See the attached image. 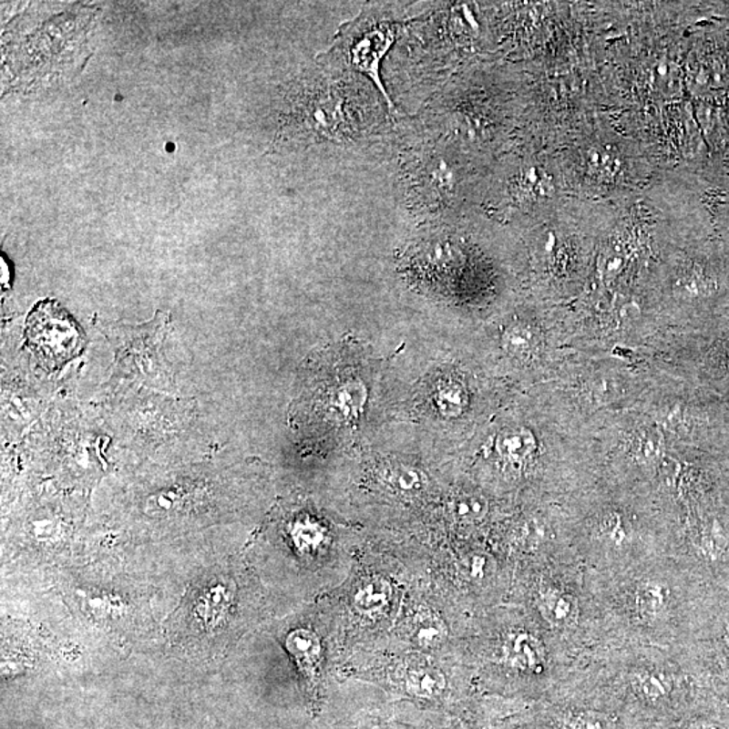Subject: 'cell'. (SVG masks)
Masks as SVG:
<instances>
[{
  "instance_id": "1",
  "label": "cell",
  "mask_w": 729,
  "mask_h": 729,
  "mask_svg": "<svg viewBox=\"0 0 729 729\" xmlns=\"http://www.w3.org/2000/svg\"><path fill=\"white\" fill-rule=\"evenodd\" d=\"M349 77L311 73L294 81L280 109V139L297 144L353 141L372 125L373 105Z\"/></svg>"
},
{
  "instance_id": "2",
  "label": "cell",
  "mask_w": 729,
  "mask_h": 729,
  "mask_svg": "<svg viewBox=\"0 0 729 729\" xmlns=\"http://www.w3.org/2000/svg\"><path fill=\"white\" fill-rule=\"evenodd\" d=\"M400 29L401 24L396 19L383 14H364L342 27L330 50L336 66L363 73L373 81L391 109L394 103L381 81V61L396 41Z\"/></svg>"
},
{
  "instance_id": "3",
  "label": "cell",
  "mask_w": 729,
  "mask_h": 729,
  "mask_svg": "<svg viewBox=\"0 0 729 729\" xmlns=\"http://www.w3.org/2000/svg\"><path fill=\"white\" fill-rule=\"evenodd\" d=\"M26 342L42 364L57 369L80 354L84 334L57 302L44 300L27 318Z\"/></svg>"
},
{
  "instance_id": "4",
  "label": "cell",
  "mask_w": 729,
  "mask_h": 729,
  "mask_svg": "<svg viewBox=\"0 0 729 729\" xmlns=\"http://www.w3.org/2000/svg\"><path fill=\"white\" fill-rule=\"evenodd\" d=\"M404 180L411 200L419 209L442 211L450 206L456 190V172L439 149L423 150L406 164Z\"/></svg>"
},
{
  "instance_id": "5",
  "label": "cell",
  "mask_w": 729,
  "mask_h": 729,
  "mask_svg": "<svg viewBox=\"0 0 729 729\" xmlns=\"http://www.w3.org/2000/svg\"><path fill=\"white\" fill-rule=\"evenodd\" d=\"M504 654L510 666L523 672H538L542 664V647L529 633L518 632L509 635L504 646Z\"/></svg>"
},
{
  "instance_id": "6",
  "label": "cell",
  "mask_w": 729,
  "mask_h": 729,
  "mask_svg": "<svg viewBox=\"0 0 729 729\" xmlns=\"http://www.w3.org/2000/svg\"><path fill=\"white\" fill-rule=\"evenodd\" d=\"M394 589L391 582L383 577H370L361 583L353 597L355 610L364 615L380 612L391 601Z\"/></svg>"
},
{
  "instance_id": "7",
  "label": "cell",
  "mask_w": 729,
  "mask_h": 729,
  "mask_svg": "<svg viewBox=\"0 0 729 729\" xmlns=\"http://www.w3.org/2000/svg\"><path fill=\"white\" fill-rule=\"evenodd\" d=\"M538 605L547 621L557 627L571 624L577 616L576 600L558 589L549 588L540 591Z\"/></svg>"
},
{
  "instance_id": "8",
  "label": "cell",
  "mask_w": 729,
  "mask_h": 729,
  "mask_svg": "<svg viewBox=\"0 0 729 729\" xmlns=\"http://www.w3.org/2000/svg\"><path fill=\"white\" fill-rule=\"evenodd\" d=\"M447 636V627L436 613L426 608L417 611L412 624V639L420 649H437L445 643Z\"/></svg>"
},
{
  "instance_id": "9",
  "label": "cell",
  "mask_w": 729,
  "mask_h": 729,
  "mask_svg": "<svg viewBox=\"0 0 729 729\" xmlns=\"http://www.w3.org/2000/svg\"><path fill=\"white\" fill-rule=\"evenodd\" d=\"M287 649L299 664L300 669L305 670V672L315 670L319 658H321L322 644L321 639L313 631L304 630V628L292 631L287 638Z\"/></svg>"
},
{
  "instance_id": "10",
  "label": "cell",
  "mask_w": 729,
  "mask_h": 729,
  "mask_svg": "<svg viewBox=\"0 0 729 729\" xmlns=\"http://www.w3.org/2000/svg\"><path fill=\"white\" fill-rule=\"evenodd\" d=\"M447 686L445 674L436 667H415L406 673V688L415 697L433 698Z\"/></svg>"
},
{
  "instance_id": "11",
  "label": "cell",
  "mask_w": 729,
  "mask_h": 729,
  "mask_svg": "<svg viewBox=\"0 0 729 729\" xmlns=\"http://www.w3.org/2000/svg\"><path fill=\"white\" fill-rule=\"evenodd\" d=\"M535 448L537 440L527 428H509L498 437V453L509 462L524 461L534 453Z\"/></svg>"
},
{
  "instance_id": "12",
  "label": "cell",
  "mask_w": 729,
  "mask_h": 729,
  "mask_svg": "<svg viewBox=\"0 0 729 729\" xmlns=\"http://www.w3.org/2000/svg\"><path fill=\"white\" fill-rule=\"evenodd\" d=\"M719 331V335L712 339V346L709 347V366L714 373V378L729 389V324Z\"/></svg>"
},
{
  "instance_id": "13",
  "label": "cell",
  "mask_w": 729,
  "mask_h": 729,
  "mask_svg": "<svg viewBox=\"0 0 729 729\" xmlns=\"http://www.w3.org/2000/svg\"><path fill=\"white\" fill-rule=\"evenodd\" d=\"M663 437L654 428H641L632 437V453L638 461L654 462L661 458Z\"/></svg>"
},
{
  "instance_id": "14",
  "label": "cell",
  "mask_w": 729,
  "mask_h": 729,
  "mask_svg": "<svg viewBox=\"0 0 729 729\" xmlns=\"http://www.w3.org/2000/svg\"><path fill=\"white\" fill-rule=\"evenodd\" d=\"M507 350L516 357H527L537 349L538 334L527 324H513L504 334Z\"/></svg>"
},
{
  "instance_id": "15",
  "label": "cell",
  "mask_w": 729,
  "mask_h": 729,
  "mask_svg": "<svg viewBox=\"0 0 729 729\" xmlns=\"http://www.w3.org/2000/svg\"><path fill=\"white\" fill-rule=\"evenodd\" d=\"M636 691L646 700L658 701L670 693V681L658 673H641L635 677Z\"/></svg>"
},
{
  "instance_id": "16",
  "label": "cell",
  "mask_w": 729,
  "mask_h": 729,
  "mask_svg": "<svg viewBox=\"0 0 729 729\" xmlns=\"http://www.w3.org/2000/svg\"><path fill=\"white\" fill-rule=\"evenodd\" d=\"M638 608L642 615L654 618L664 605L663 589L655 583H646L638 591Z\"/></svg>"
},
{
  "instance_id": "17",
  "label": "cell",
  "mask_w": 729,
  "mask_h": 729,
  "mask_svg": "<svg viewBox=\"0 0 729 729\" xmlns=\"http://www.w3.org/2000/svg\"><path fill=\"white\" fill-rule=\"evenodd\" d=\"M568 725L569 729H616L615 723L607 714L593 711H582L571 714Z\"/></svg>"
},
{
  "instance_id": "18",
  "label": "cell",
  "mask_w": 729,
  "mask_h": 729,
  "mask_svg": "<svg viewBox=\"0 0 729 729\" xmlns=\"http://www.w3.org/2000/svg\"><path fill=\"white\" fill-rule=\"evenodd\" d=\"M386 481L401 490V492H411V490L419 489L422 485V478L416 470L409 469V467H392L388 470Z\"/></svg>"
},
{
  "instance_id": "19",
  "label": "cell",
  "mask_w": 729,
  "mask_h": 729,
  "mask_svg": "<svg viewBox=\"0 0 729 729\" xmlns=\"http://www.w3.org/2000/svg\"><path fill=\"white\" fill-rule=\"evenodd\" d=\"M454 510L458 518L473 520L485 515L487 503L476 496H465L454 503Z\"/></svg>"
},
{
  "instance_id": "20",
  "label": "cell",
  "mask_w": 729,
  "mask_h": 729,
  "mask_svg": "<svg viewBox=\"0 0 729 729\" xmlns=\"http://www.w3.org/2000/svg\"><path fill=\"white\" fill-rule=\"evenodd\" d=\"M601 531L607 539L615 545H621L627 539V532H625L624 521L621 516L618 513H610L602 519Z\"/></svg>"
},
{
  "instance_id": "21",
  "label": "cell",
  "mask_w": 729,
  "mask_h": 729,
  "mask_svg": "<svg viewBox=\"0 0 729 729\" xmlns=\"http://www.w3.org/2000/svg\"><path fill=\"white\" fill-rule=\"evenodd\" d=\"M688 729H729V723L716 719H703L691 723Z\"/></svg>"
}]
</instances>
